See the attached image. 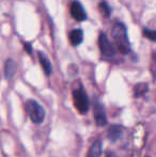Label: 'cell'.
<instances>
[{
    "label": "cell",
    "instance_id": "cell-4",
    "mask_svg": "<svg viewBox=\"0 0 156 157\" xmlns=\"http://www.w3.org/2000/svg\"><path fill=\"white\" fill-rule=\"evenodd\" d=\"M98 46H100V49L103 57H105L106 59H111L116 56L115 46L109 41L106 33L102 32L100 34V36H98Z\"/></svg>",
    "mask_w": 156,
    "mask_h": 157
},
{
    "label": "cell",
    "instance_id": "cell-5",
    "mask_svg": "<svg viewBox=\"0 0 156 157\" xmlns=\"http://www.w3.org/2000/svg\"><path fill=\"white\" fill-rule=\"evenodd\" d=\"M93 112H94V120L97 126H105L107 124V118L105 113V109L103 104L97 98H94L93 104Z\"/></svg>",
    "mask_w": 156,
    "mask_h": 157
},
{
    "label": "cell",
    "instance_id": "cell-1",
    "mask_svg": "<svg viewBox=\"0 0 156 157\" xmlns=\"http://www.w3.org/2000/svg\"><path fill=\"white\" fill-rule=\"evenodd\" d=\"M111 34H112V39L115 41V44L119 52L123 55H128L131 49L128 36H127V29L124 24H116L112 27Z\"/></svg>",
    "mask_w": 156,
    "mask_h": 157
},
{
    "label": "cell",
    "instance_id": "cell-14",
    "mask_svg": "<svg viewBox=\"0 0 156 157\" xmlns=\"http://www.w3.org/2000/svg\"><path fill=\"white\" fill-rule=\"evenodd\" d=\"M100 10L102 11V13L105 15V16H109L110 13H111L110 6H108V3H107L106 1H102L100 3Z\"/></svg>",
    "mask_w": 156,
    "mask_h": 157
},
{
    "label": "cell",
    "instance_id": "cell-11",
    "mask_svg": "<svg viewBox=\"0 0 156 157\" xmlns=\"http://www.w3.org/2000/svg\"><path fill=\"white\" fill-rule=\"evenodd\" d=\"M102 141L101 140H95L92 144V147H90V151L88 153L87 157H101L102 155Z\"/></svg>",
    "mask_w": 156,
    "mask_h": 157
},
{
    "label": "cell",
    "instance_id": "cell-17",
    "mask_svg": "<svg viewBox=\"0 0 156 157\" xmlns=\"http://www.w3.org/2000/svg\"><path fill=\"white\" fill-rule=\"evenodd\" d=\"M146 157H150V156H146Z\"/></svg>",
    "mask_w": 156,
    "mask_h": 157
},
{
    "label": "cell",
    "instance_id": "cell-7",
    "mask_svg": "<svg viewBox=\"0 0 156 157\" xmlns=\"http://www.w3.org/2000/svg\"><path fill=\"white\" fill-rule=\"evenodd\" d=\"M39 60H40V63H41V66L43 68L44 73H45L46 76H50L52 73V65L50 63L49 59L48 57L46 56L45 54H43L42 52H39Z\"/></svg>",
    "mask_w": 156,
    "mask_h": 157
},
{
    "label": "cell",
    "instance_id": "cell-8",
    "mask_svg": "<svg viewBox=\"0 0 156 157\" xmlns=\"http://www.w3.org/2000/svg\"><path fill=\"white\" fill-rule=\"evenodd\" d=\"M17 71V64L13 59H8L4 65V77L6 79H12Z\"/></svg>",
    "mask_w": 156,
    "mask_h": 157
},
{
    "label": "cell",
    "instance_id": "cell-12",
    "mask_svg": "<svg viewBox=\"0 0 156 157\" xmlns=\"http://www.w3.org/2000/svg\"><path fill=\"white\" fill-rule=\"evenodd\" d=\"M148 90H149L148 83H146V82L137 83V85L135 86V88H134V95H135L136 97H141L148 92Z\"/></svg>",
    "mask_w": 156,
    "mask_h": 157
},
{
    "label": "cell",
    "instance_id": "cell-16",
    "mask_svg": "<svg viewBox=\"0 0 156 157\" xmlns=\"http://www.w3.org/2000/svg\"><path fill=\"white\" fill-rule=\"evenodd\" d=\"M106 157H117V156H116L113 153H111V152H108V153H107V156Z\"/></svg>",
    "mask_w": 156,
    "mask_h": 157
},
{
    "label": "cell",
    "instance_id": "cell-10",
    "mask_svg": "<svg viewBox=\"0 0 156 157\" xmlns=\"http://www.w3.org/2000/svg\"><path fill=\"white\" fill-rule=\"evenodd\" d=\"M122 134H123L122 126H120V125H112V126H110V127H109L107 136H108V139L110 141H117V140H119V139L121 138Z\"/></svg>",
    "mask_w": 156,
    "mask_h": 157
},
{
    "label": "cell",
    "instance_id": "cell-15",
    "mask_svg": "<svg viewBox=\"0 0 156 157\" xmlns=\"http://www.w3.org/2000/svg\"><path fill=\"white\" fill-rule=\"evenodd\" d=\"M24 47H25V50L28 52L29 55L32 54V45L30 43H24Z\"/></svg>",
    "mask_w": 156,
    "mask_h": 157
},
{
    "label": "cell",
    "instance_id": "cell-13",
    "mask_svg": "<svg viewBox=\"0 0 156 157\" xmlns=\"http://www.w3.org/2000/svg\"><path fill=\"white\" fill-rule=\"evenodd\" d=\"M143 35L146 37H148L149 40H151L152 42H156V30H151L148 29V28H144Z\"/></svg>",
    "mask_w": 156,
    "mask_h": 157
},
{
    "label": "cell",
    "instance_id": "cell-2",
    "mask_svg": "<svg viewBox=\"0 0 156 157\" xmlns=\"http://www.w3.org/2000/svg\"><path fill=\"white\" fill-rule=\"evenodd\" d=\"M26 110L31 119V121L36 124H41L45 119V110L42 105L34 99H29L26 103Z\"/></svg>",
    "mask_w": 156,
    "mask_h": 157
},
{
    "label": "cell",
    "instance_id": "cell-3",
    "mask_svg": "<svg viewBox=\"0 0 156 157\" xmlns=\"http://www.w3.org/2000/svg\"><path fill=\"white\" fill-rule=\"evenodd\" d=\"M73 101L76 109L80 113L85 114L89 111V99H88L87 93L83 90V88H78L73 91Z\"/></svg>",
    "mask_w": 156,
    "mask_h": 157
},
{
    "label": "cell",
    "instance_id": "cell-9",
    "mask_svg": "<svg viewBox=\"0 0 156 157\" xmlns=\"http://www.w3.org/2000/svg\"><path fill=\"white\" fill-rule=\"evenodd\" d=\"M70 39V43L73 46H78L82 43L83 41V31L81 29H73L70 32L69 35Z\"/></svg>",
    "mask_w": 156,
    "mask_h": 157
},
{
    "label": "cell",
    "instance_id": "cell-6",
    "mask_svg": "<svg viewBox=\"0 0 156 157\" xmlns=\"http://www.w3.org/2000/svg\"><path fill=\"white\" fill-rule=\"evenodd\" d=\"M70 12H71L72 17L77 21H85L87 19V12L78 0H74L71 3Z\"/></svg>",
    "mask_w": 156,
    "mask_h": 157
}]
</instances>
